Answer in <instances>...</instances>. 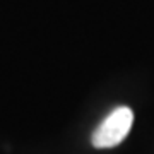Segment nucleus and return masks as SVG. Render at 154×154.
Returning a JSON list of instances; mask_svg holds the SVG:
<instances>
[{
  "mask_svg": "<svg viewBox=\"0 0 154 154\" xmlns=\"http://www.w3.org/2000/svg\"><path fill=\"white\" fill-rule=\"evenodd\" d=\"M134 123V113L128 106H118L101 122L96 130L93 132V142L94 147L98 149H108L115 147L123 139L128 135Z\"/></svg>",
  "mask_w": 154,
  "mask_h": 154,
  "instance_id": "f257e3e1",
  "label": "nucleus"
}]
</instances>
